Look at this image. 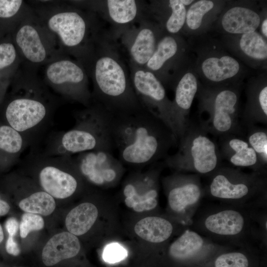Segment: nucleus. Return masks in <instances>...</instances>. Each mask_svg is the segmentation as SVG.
Here are the masks:
<instances>
[{"mask_svg":"<svg viewBox=\"0 0 267 267\" xmlns=\"http://www.w3.org/2000/svg\"><path fill=\"white\" fill-rule=\"evenodd\" d=\"M115 39L101 32L79 61L92 83V101L114 115L142 109Z\"/></svg>","mask_w":267,"mask_h":267,"instance_id":"f257e3e1","label":"nucleus"},{"mask_svg":"<svg viewBox=\"0 0 267 267\" xmlns=\"http://www.w3.org/2000/svg\"><path fill=\"white\" fill-rule=\"evenodd\" d=\"M112 135L123 164L143 166L164 160L178 145L172 130L143 109L114 115Z\"/></svg>","mask_w":267,"mask_h":267,"instance_id":"f03ea898","label":"nucleus"},{"mask_svg":"<svg viewBox=\"0 0 267 267\" xmlns=\"http://www.w3.org/2000/svg\"><path fill=\"white\" fill-rule=\"evenodd\" d=\"M267 218L258 209L220 203L199 207L188 228L223 246L266 247Z\"/></svg>","mask_w":267,"mask_h":267,"instance_id":"7ed1b4c3","label":"nucleus"},{"mask_svg":"<svg viewBox=\"0 0 267 267\" xmlns=\"http://www.w3.org/2000/svg\"><path fill=\"white\" fill-rule=\"evenodd\" d=\"M13 93L5 111L7 125L30 143L49 123L58 100L38 77L37 70L22 64Z\"/></svg>","mask_w":267,"mask_h":267,"instance_id":"20e7f679","label":"nucleus"},{"mask_svg":"<svg viewBox=\"0 0 267 267\" xmlns=\"http://www.w3.org/2000/svg\"><path fill=\"white\" fill-rule=\"evenodd\" d=\"M44 2L33 10L54 37L61 51L79 62L102 31L96 14L75 4Z\"/></svg>","mask_w":267,"mask_h":267,"instance_id":"39448f33","label":"nucleus"},{"mask_svg":"<svg viewBox=\"0 0 267 267\" xmlns=\"http://www.w3.org/2000/svg\"><path fill=\"white\" fill-rule=\"evenodd\" d=\"M75 124L71 129L56 133L49 139L44 154L70 155L93 150L112 152L113 114L100 105L91 104L74 114Z\"/></svg>","mask_w":267,"mask_h":267,"instance_id":"423d86ee","label":"nucleus"},{"mask_svg":"<svg viewBox=\"0 0 267 267\" xmlns=\"http://www.w3.org/2000/svg\"><path fill=\"white\" fill-rule=\"evenodd\" d=\"M208 177L205 196L250 210L267 207V174L221 166Z\"/></svg>","mask_w":267,"mask_h":267,"instance_id":"0eeeda50","label":"nucleus"},{"mask_svg":"<svg viewBox=\"0 0 267 267\" xmlns=\"http://www.w3.org/2000/svg\"><path fill=\"white\" fill-rule=\"evenodd\" d=\"M198 123L189 122L178 142V150L168 155L164 165L179 172H190L208 177L221 166L218 144Z\"/></svg>","mask_w":267,"mask_h":267,"instance_id":"6e6552de","label":"nucleus"},{"mask_svg":"<svg viewBox=\"0 0 267 267\" xmlns=\"http://www.w3.org/2000/svg\"><path fill=\"white\" fill-rule=\"evenodd\" d=\"M13 40L21 64L34 70L67 56L31 7L16 25Z\"/></svg>","mask_w":267,"mask_h":267,"instance_id":"1a4fd4ad","label":"nucleus"},{"mask_svg":"<svg viewBox=\"0 0 267 267\" xmlns=\"http://www.w3.org/2000/svg\"><path fill=\"white\" fill-rule=\"evenodd\" d=\"M199 114L207 118L199 125L210 134L220 137L228 134L244 137L245 129L240 119L238 88L223 86L201 90Z\"/></svg>","mask_w":267,"mask_h":267,"instance_id":"9d476101","label":"nucleus"},{"mask_svg":"<svg viewBox=\"0 0 267 267\" xmlns=\"http://www.w3.org/2000/svg\"><path fill=\"white\" fill-rule=\"evenodd\" d=\"M27 161L37 172L40 185L44 191L57 199L73 195L79 187L75 176L79 172L73 156H50L44 153L32 155Z\"/></svg>","mask_w":267,"mask_h":267,"instance_id":"9b49d317","label":"nucleus"},{"mask_svg":"<svg viewBox=\"0 0 267 267\" xmlns=\"http://www.w3.org/2000/svg\"><path fill=\"white\" fill-rule=\"evenodd\" d=\"M43 81L65 99L88 107L91 104L89 77L81 63L64 56L45 65Z\"/></svg>","mask_w":267,"mask_h":267,"instance_id":"f8f14e48","label":"nucleus"},{"mask_svg":"<svg viewBox=\"0 0 267 267\" xmlns=\"http://www.w3.org/2000/svg\"><path fill=\"white\" fill-rule=\"evenodd\" d=\"M129 66L131 81L140 105L144 110L163 122L172 130L178 142L172 101L167 96L165 86L145 67L130 61Z\"/></svg>","mask_w":267,"mask_h":267,"instance_id":"ddd939ff","label":"nucleus"},{"mask_svg":"<svg viewBox=\"0 0 267 267\" xmlns=\"http://www.w3.org/2000/svg\"><path fill=\"white\" fill-rule=\"evenodd\" d=\"M165 179L170 209L188 227L205 196L200 176L178 172Z\"/></svg>","mask_w":267,"mask_h":267,"instance_id":"4468645a","label":"nucleus"},{"mask_svg":"<svg viewBox=\"0 0 267 267\" xmlns=\"http://www.w3.org/2000/svg\"><path fill=\"white\" fill-rule=\"evenodd\" d=\"M77 6L99 13L112 26V36L116 39L127 28L150 15L144 1L107 0L74 1Z\"/></svg>","mask_w":267,"mask_h":267,"instance_id":"2eb2a0df","label":"nucleus"},{"mask_svg":"<svg viewBox=\"0 0 267 267\" xmlns=\"http://www.w3.org/2000/svg\"><path fill=\"white\" fill-rule=\"evenodd\" d=\"M150 15L124 30L119 36L129 55V61L144 67L165 32Z\"/></svg>","mask_w":267,"mask_h":267,"instance_id":"dca6fc26","label":"nucleus"},{"mask_svg":"<svg viewBox=\"0 0 267 267\" xmlns=\"http://www.w3.org/2000/svg\"><path fill=\"white\" fill-rule=\"evenodd\" d=\"M73 158L81 176L97 186L114 183L124 170L122 162L108 151H86Z\"/></svg>","mask_w":267,"mask_h":267,"instance_id":"f3484780","label":"nucleus"},{"mask_svg":"<svg viewBox=\"0 0 267 267\" xmlns=\"http://www.w3.org/2000/svg\"><path fill=\"white\" fill-rule=\"evenodd\" d=\"M229 247L217 244L187 227L170 245L168 254L173 260L184 262L218 254Z\"/></svg>","mask_w":267,"mask_h":267,"instance_id":"a211bd4d","label":"nucleus"},{"mask_svg":"<svg viewBox=\"0 0 267 267\" xmlns=\"http://www.w3.org/2000/svg\"><path fill=\"white\" fill-rule=\"evenodd\" d=\"M173 89L175 98L172 101V112L178 142L190 122L188 115L198 90L197 78L193 73L187 72L176 79Z\"/></svg>","mask_w":267,"mask_h":267,"instance_id":"6ab92c4d","label":"nucleus"},{"mask_svg":"<svg viewBox=\"0 0 267 267\" xmlns=\"http://www.w3.org/2000/svg\"><path fill=\"white\" fill-rule=\"evenodd\" d=\"M218 145L222 159L232 165L267 174V167L244 137L235 134L222 136L219 137Z\"/></svg>","mask_w":267,"mask_h":267,"instance_id":"aec40b11","label":"nucleus"},{"mask_svg":"<svg viewBox=\"0 0 267 267\" xmlns=\"http://www.w3.org/2000/svg\"><path fill=\"white\" fill-rule=\"evenodd\" d=\"M181 44L177 35L165 32L145 67L151 71L165 86L169 85V72L181 53Z\"/></svg>","mask_w":267,"mask_h":267,"instance_id":"412c9836","label":"nucleus"},{"mask_svg":"<svg viewBox=\"0 0 267 267\" xmlns=\"http://www.w3.org/2000/svg\"><path fill=\"white\" fill-rule=\"evenodd\" d=\"M80 248L77 236L69 232H62L54 235L45 245L42 253V261L46 266H53L76 256Z\"/></svg>","mask_w":267,"mask_h":267,"instance_id":"4be33fe9","label":"nucleus"},{"mask_svg":"<svg viewBox=\"0 0 267 267\" xmlns=\"http://www.w3.org/2000/svg\"><path fill=\"white\" fill-rule=\"evenodd\" d=\"M200 68L206 80L217 85L215 88H217L222 87V83L236 76L240 71V65L233 57L224 55L205 58Z\"/></svg>","mask_w":267,"mask_h":267,"instance_id":"5701e85b","label":"nucleus"},{"mask_svg":"<svg viewBox=\"0 0 267 267\" xmlns=\"http://www.w3.org/2000/svg\"><path fill=\"white\" fill-rule=\"evenodd\" d=\"M261 23L259 15L254 10L243 6H234L227 10L222 19L226 32L244 34L256 31Z\"/></svg>","mask_w":267,"mask_h":267,"instance_id":"b1692460","label":"nucleus"},{"mask_svg":"<svg viewBox=\"0 0 267 267\" xmlns=\"http://www.w3.org/2000/svg\"><path fill=\"white\" fill-rule=\"evenodd\" d=\"M247 101L241 121L243 127L267 124V86L260 85L248 89Z\"/></svg>","mask_w":267,"mask_h":267,"instance_id":"393cba45","label":"nucleus"},{"mask_svg":"<svg viewBox=\"0 0 267 267\" xmlns=\"http://www.w3.org/2000/svg\"><path fill=\"white\" fill-rule=\"evenodd\" d=\"M135 233L143 240L155 244H161L172 235L174 226L170 220L158 216L144 218L134 227Z\"/></svg>","mask_w":267,"mask_h":267,"instance_id":"a878e982","label":"nucleus"},{"mask_svg":"<svg viewBox=\"0 0 267 267\" xmlns=\"http://www.w3.org/2000/svg\"><path fill=\"white\" fill-rule=\"evenodd\" d=\"M156 181L157 179L143 192H139L132 182L127 183L123 190L127 206L137 212L149 211L155 208L158 204V196Z\"/></svg>","mask_w":267,"mask_h":267,"instance_id":"bb28decb","label":"nucleus"},{"mask_svg":"<svg viewBox=\"0 0 267 267\" xmlns=\"http://www.w3.org/2000/svg\"><path fill=\"white\" fill-rule=\"evenodd\" d=\"M98 217L96 206L85 202L73 208L68 214L65 225L68 231L76 236L87 233L92 226Z\"/></svg>","mask_w":267,"mask_h":267,"instance_id":"cd10ccee","label":"nucleus"},{"mask_svg":"<svg viewBox=\"0 0 267 267\" xmlns=\"http://www.w3.org/2000/svg\"><path fill=\"white\" fill-rule=\"evenodd\" d=\"M29 144L21 134L8 125L0 126V152L5 155V162L17 160Z\"/></svg>","mask_w":267,"mask_h":267,"instance_id":"c85d7f7f","label":"nucleus"},{"mask_svg":"<svg viewBox=\"0 0 267 267\" xmlns=\"http://www.w3.org/2000/svg\"><path fill=\"white\" fill-rule=\"evenodd\" d=\"M19 206L26 213L48 216L54 211L56 203L49 194L44 190H38L22 199Z\"/></svg>","mask_w":267,"mask_h":267,"instance_id":"c756f323","label":"nucleus"},{"mask_svg":"<svg viewBox=\"0 0 267 267\" xmlns=\"http://www.w3.org/2000/svg\"><path fill=\"white\" fill-rule=\"evenodd\" d=\"M239 46L242 52L250 58L258 60H264L267 58V42L256 31L242 34Z\"/></svg>","mask_w":267,"mask_h":267,"instance_id":"7c9ffc66","label":"nucleus"},{"mask_svg":"<svg viewBox=\"0 0 267 267\" xmlns=\"http://www.w3.org/2000/svg\"><path fill=\"white\" fill-rule=\"evenodd\" d=\"M244 137L255 151L263 165L267 164V130L256 125L244 127Z\"/></svg>","mask_w":267,"mask_h":267,"instance_id":"2f4dec72","label":"nucleus"},{"mask_svg":"<svg viewBox=\"0 0 267 267\" xmlns=\"http://www.w3.org/2000/svg\"><path fill=\"white\" fill-rule=\"evenodd\" d=\"M251 247H241L237 251H230L232 247L226 249L217 256L214 267H249L250 262L246 252Z\"/></svg>","mask_w":267,"mask_h":267,"instance_id":"473e14b6","label":"nucleus"},{"mask_svg":"<svg viewBox=\"0 0 267 267\" xmlns=\"http://www.w3.org/2000/svg\"><path fill=\"white\" fill-rule=\"evenodd\" d=\"M168 3L171 13L165 20L162 28L167 33L177 35L185 23L186 9L180 0H170Z\"/></svg>","mask_w":267,"mask_h":267,"instance_id":"72a5a7b5","label":"nucleus"},{"mask_svg":"<svg viewBox=\"0 0 267 267\" xmlns=\"http://www.w3.org/2000/svg\"><path fill=\"white\" fill-rule=\"evenodd\" d=\"M214 7L213 1L200 0L193 2L186 10L185 22L192 30L198 29L201 25L203 17Z\"/></svg>","mask_w":267,"mask_h":267,"instance_id":"f704fd0d","label":"nucleus"},{"mask_svg":"<svg viewBox=\"0 0 267 267\" xmlns=\"http://www.w3.org/2000/svg\"><path fill=\"white\" fill-rule=\"evenodd\" d=\"M30 8L22 0H0V18L21 19Z\"/></svg>","mask_w":267,"mask_h":267,"instance_id":"c9c22d12","label":"nucleus"},{"mask_svg":"<svg viewBox=\"0 0 267 267\" xmlns=\"http://www.w3.org/2000/svg\"><path fill=\"white\" fill-rule=\"evenodd\" d=\"M21 60L14 44L10 42L0 44V70L11 66H18Z\"/></svg>","mask_w":267,"mask_h":267,"instance_id":"e433bc0d","label":"nucleus"},{"mask_svg":"<svg viewBox=\"0 0 267 267\" xmlns=\"http://www.w3.org/2000/svg\"><path fill=\"white\" fill-rule=\"evenodd\" d=\"M44 225V219L41 216L30 213L24 214L19 226L21 237L25 238L30 232L43 229Z\"/></svg>","mask_w":267,"mask_h":267,"instance_id":"4c0bfd02","label":"nucleus"},{"mask_svg":"<svg viewBox=\"0 0 267 267\" xmlns=\"http://www.w3.org/2000/svg\"><path fill=\"white\" fill-rule=\"evenodd\" d=\"M126 255V251L122 246L117 243H112L105 248L103 258L107 262L115 263L124 259Z\"/></svg>","mask_w":267,"mask_h":267,"instance_id":"58836bf2","label":"nucleus"},{"mask_svg":"<svg viewBox=\"0 0 267 267\" xmlns=\"http://www.w3.org/2000/svg\"><path fill=\"white\" fill-rule=\"evenodd\" d=\"M5 248L8 254L13 256H17L20 252L18 245L13 239V237L12 236H8L6 242Z\"/></svg>","mask_w":267,"mask_h":267,"instance_id":"ea45409f","label":"nucleus"},{"mask_svg":"<svg viewBox=\"0 0 267 267\" xmlns=\"http://www.w3.org/2000/svg\"><path fill=\"white\" fill-rule=\"evenodd\" d=\"M19 227L18 222L14 218H9L6 222L5 228L9 236L14 237Z\"/></svg>","mask_w":267,"mask_h":267,"instance_id":"a19ab883","label":"nucleus"},{"mask_svg":"<svg viewBox=\"0 0 267 267\" xmlns=\"http://www.w3.org/2000/svg\"><path fill=\"white\" fill-rule=\"evenodd\" d=\"M10 210L9 204L5 201L1 199L0 196V216L6 215Z\"/></svg>","mask_w":267,"mask_h":267,"instance_id":"79ce46f5","label":"nucleus"},{"mask_svg":"<svg viewBox=\"0 0 267 267\" xmlns=\"http://www.w3.org/2000/svg\"><path fill=\"white\" fill-rule=\"evenodd\" d=\"M261 31L264 37H267V19H265L261 24Z\"/></svg>","mask_w":267,"mask_h":267,"instance_id":"37998d69","label":"nucleus"},{"mask_svg":"<svg viewBox=\"0 0 267 267\" xmlns=\"http://www.w3.org/2000/svg\"><path fill=\"white\" fill-rule=\"evenodd\" d=\"M181 2L183 4V5L188 6L192 4L194 0H180Z\"/></svg>","mask_w":267,"mask_h":267,"instance_id":"c03bdc74","label":"nucleus"},{"mask_svg":"<svg viewBox=\"0 0 267 267\" xmlns=\"http://www.w3.org/2000/svg\"><path fill=\"white\" fill-rule=\"evenodd\" d=\"M4 235L1 225L0 224V243L3 241Z\"/></svg>","mask_w":267,"mask_h":267,"instance_id":"a18cd8bd","label":"nucleus"}]
</instances>
